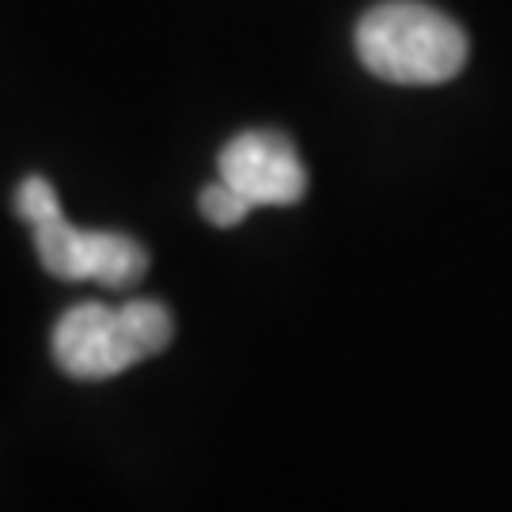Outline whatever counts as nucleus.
<instances>
[{
    "mask_svg": "<svg viewBox=\"0 0 512 512\" xmlns=\"http://www.w3.org/2000/svg\"><path fill=\"white\" fill-rule=\"evenodd\" d=\"M198 209H202V217L209 220V224H217V228H236V224H243V220L251 217L255 205L247 202L243 194H236L224 179H217V183H209L202 190Z\"/></svg>",
    "mask_w": 512,
    "mask_h": 512,
    "instance_id": "5",
    "label": "nucleus"
},
{
    "mask_svg": "<svg viewBox=\"0 0 512 512\" xmlns=\"http://www.w3.org/2000/svg\"><path fill=\"white\" fill-rule=\"evenodd\" d=\"M171 311L160 300H129L122 308L76 304L54 327V361L73 380H110L171 346Z\"/></svg>",
    "mask_w": 512,
    "mask_h": 512,
    "instance_id": "2",
    "label": "nucleus"
},
{
    "mask_svg": "<svg viewBox=\"0 0 512 512\" xmlns=\"http://www.w3.org/2000/svg\"><path fill=\"white\" fill-rule=\"evenodd\" d=\"M220 179L255 205H296L308 194V171L296 145L277 129H247L220 148Z\"/></svg>",
    "mask_w": 512,
    "mask_h": 512,
    "instance_id": "4",
    "label": "nucleus"
},
{
    "mask_svg": "<svg viewBox=\"0 0 512 512\" xmlns=\"http://www.w3.org/2000/svg\"><path fill=\"white\" fill-rule=\"evenodd\" d=\"M16 213L35 232L38 262L61 281H99L107 289H129L148 274V251L137 239L73 228L61 213L57 190L42 175L19 183Z\"/></svg>",
    "mask_w": 512,
    "mask_h": 512,
    "instance_id": "3",
    "label": "nucleus"
},
{
    "mask_svg": "<svg viewBox=\"0 0 512 512\" xmlns=\"http://www.w3.org/2000/svg\"><path fill=\"white\" fill-rule=\"evenodd\" d=\"M357 54L387 84L429 88L467 65V35L456 19L421 0H387L357 23Z\"/></svg>",
    "mask_w": 512,
    "mask_h": 512,
    "instance_id": "1",
    "label": "nucleus"
}]
</instances>
